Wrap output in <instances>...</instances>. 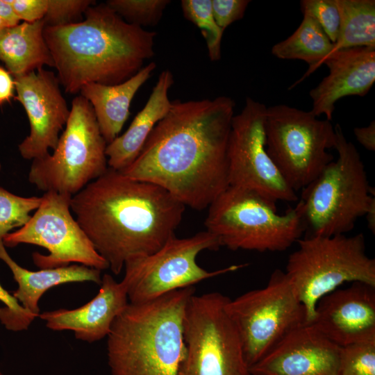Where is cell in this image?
<instances>
[{
    "label": "cell",
    "mask_w": 375,
    "mask_h": 375,
    "mask_svg": "<svg viewBox=\"0 0 375 375\" xmlns=\"http://www.w3.org/2000/svg\"><path fill=\"white\" fill-rule=\"evenodd\" d=\"M353 134L357 141L367 150L374 151L375 150V121H372L369 124L364 127H356L353 128Z\"/></svg>",
    "instance_id": "35"
},
{
    "label": "cell",
    "mask_w": 375,
    "mask_h": 375,
    "mask_svg": "<svg viewBox=\"0 0 375 375\" xmlns=\"http://www.w3.org/2000/svg\"><path fill=\"white\" fill-rule=\"evenodd\" d=\"M169 0H108L106 3L126 22L141 28L155 26Z\"/></svg>",
    "instance_id": "28"
},
{
    "label": "cell",
    "mask_w": 375,
    "mask_h": 375,
    "mask_svg": "<svg viewBox=\"0 0 375 375\" xmlns=\"http://www.w3.org/2000/svg\"><path fill=\"white\" fill-rule=\"evenodd\" d=\"M0 375H3V373L0 370Z\"/></svg>",
    "instance_id": "40"
},
{
    "label": "cell",
    "mask_w": 375,
    "mask_h": 375,
    "mask_svg": "<svg viewBox=\"0 0 375 375\" xmlns=\"http://www.w3.org/2000/svg\"><path fill=\"white\" fill-rule=\"evenodd\" d=\"M226 310L238 331L249 368L306 324L304 307L279 269L265 287L228 298Z\"/></svg>",
    "instance_id": "11"
},
{
    "label": "cell",
    "mask_w": 375,
    "mask_h": 375,
    "mask_svg": "<svg viewBox=\"0 0 375 375\" xmlns=\"http://www.w3.org/2000/svg\"><path fill=\"white\" fill-rule=\"evenodd\" d=\"M43 19L7 28L0 37V61L11 76H20L43 68L54 67L44 37Z\"/></svg>",
    "instance_id": "23"
},
{
    "label": "cell",
    "mask_w": 375,
    "mask_h": 375,
    "mask_svg": "<svg viewBox=\"0 0 375 375\" xmlns=\"http://www.w3.org/2000/svg\"><path fill=\"white\" fill-rule=\"evenodd\" d=\"M1 163H0V169H1Z\"/></svg>",
    "instance_id": "41"
},
{
    "label": "cell",
    "mask_w": 375,
    "mask_h": 375,
    "mask_svg": "<svg viewBox=\"0 0 375 375\" xmlns=\"http://www.w3.org/2000/svg\"><path fill=\"white\" fill-rule=\"evenodd\" d=\"M17 95L28 116L30 133L18 145L26 160L41 158L54 150L70 114L55 74L41 68L15 77Z\"/></svg>",
    "instance_id": "15"
},
{
    "label": "cell",
    "mask_w": 375,
    "mask_h": 375,
    "mask_svg": "<svg viewBox=\"0 0 375 375\" xmlns=\"http://www.w3.org/2000/svg\"><path fill=\"white\" fill-rule=\"evenodd\" d=\"M340 375H375V340L340 347Z\"/></svg>",
    "instance_id": "29"
},
{
    "label": "cell",
    "mask_w": 375,
    "mask_h": 375,
    "mask_svg": "<svg viewBox=\"0 0 375 375\" xmlns=\"http://www.w3.org/2000/svg\"><path fill=\"white\" fill-rule=\"evenodd\" d=\"M42 200V197H21L0 187V240L13 228L24 226Z\"/></svg>",
    "instance_id": "27"
},
{
    "label": "cell",
    "mask_w": 375,
    "mask_h": 375,
    "mask_svg": "<svg viewBox=\"0 0 375 375\" xmlns=\"http://www.w3.org/2000/svg\"><path fill=\"white\" fill-rule=\"evenodd\" d=\"M329 73L312 88L310 110L331 121L336 102L347 96H365L375 82V48L358 47L339 50L322 62Z\"/></svg>",
    "instance_id": "18"
},
{
    "label": "cell",
    "mask_w": 375,
    "mask_h": 375,
    "mask_svg": "<svg viewBox=\"0 0 375 375\" xmlns=\"http://www.w3.org/2000/svg\"><path fill=\"white\" fill-rule=\"evenodd\" d=\"M0 19L9 27L19 24L20 19L15 14L9 0H0Z\"/></svg>",
    "instance_id": "37"
},
{
    "label": "cell",
    "mask_w": 375,
    "mask_h": 375,
    "mask_svg": "<svg viewBox=\"0 0 375 375\" xmlns=\"http://www.w3.org/2000/svg\"><path fill=\"white\" fill-rule=\"evenodd\" d=\"M101 288L89 302L75 309L60 308L44 312L39 317L47 328L53 331L69 330L76 339L89 343L99 341L109 334L118 315L127 306L128 294L124 283L105 274Z\"/></svg>",
    "instance_id": "19"
},
{
    "label": "cell",
    "mask_w": 375,
    "mask_h": 375,
    "mask_svg": "<svg viewBox=\"0 0 375 375\" xmlns=\"http://www.w3.org/2000/svg\"><path fill=\"white\" fill-rule=\"evenodd\" d=\"M84 15L81 22L44 28L67 93L76 94L89 83H121L153 56L156 32L126 22L106 3L90 6Z\"/></svg>",
    "instance_id": "3"
},
{
    "label": "cell",
    "mask_w": 375,
    "mask_h": 375,
    "mask_svg": "<svg viewBox=\"0 0 375 375\" xmlns=\"http://www.w3.org/2000/svg\"><path fill=\"white\" fill-rule=\"evenodd\" d=\"M72 195L44 192L42 203L29 221L2 239L5 247L30 244L45 248L49 253L34 252V264L40 269L83 265L100 271L109 268L71 213Z\"/></svg>",
    "instance_id": "13"
},
{
    "label": "cell",
    "mask_w": 375,
    "mask_h": 375,
    "mask_svg": "<svg viewBox=\"0 0 375 375\" xmlns=\"http://www.w3.org/2000/svg\"><path fill=\"white\" fill-rule=\"evenodd\" d=\"M156 64L151 62L129 79L116 85L89 83L80 90L92 106L100 132L107 144L118 137L130 115L131 101L150 78Z\"/></svg>",
    "instance_id": "22"
},
{
    "label": "cell",
    "mask_w": 375,
    "mask_h": 375,
    "mask_svg": "<svg viewBox=\"0 0 375 375\" xmlns=\"http://www.w3.org/2000/svg\"><path fill=\"white\" fill-rule=\"evenodd\" d=\"M235 103L174 100L125 176L156 184L194 210L207 208L228 187V143Z\"/></svg>",
    "instance_id": "1"
},
{
    "label": "cell",
    "mask_w": 375,
    "mask_h": 375,
    "mask_svg": "<svg viewBox=\"0 0 375 375\" xmlns=\"http://www.w3.org/2000/svg\"><path fill=\"white\" fill-rule=\"evenodd\" d=\"M249 0H212V10L217 25L223 30L241 19Z\"/></svg>",
    "instance_id": "33"
},
{
    "label": "cell",
    "mask_w": 375,
    "mask_h": 375,
    "mask_svg": "<svg viewBox=\"0 0 375 375\" xmlns=\"http://www.w3.org/2000/svg\"><path fill=\"white\" fill-rule=\"evenodd\" d=\"M0 301L5 306L0 308V321L10 331H19L28 328L33 320L28 316L14 297L0 284Z\"/></svg>",
    "instance_id": "32"
},
{
    "label": "cell",
    "mask_w": 375,
    "mask_h": 375,
    "mask_svg": "<svg viewBox=\"0 0 375 375\" xmlns=\"http://www.w3.org/2000/svg\"><path fill=\"white\" fill-rule=\"evenodd\" d=\"M15 82L10 74L0 66V105L15 97Z\"/></svg>",
    "instance_id": "36"
},
{
    "label": "cell",
    "mask_w": 375,
    "mask_h": 375,
    "mask_svg": "<svg viewBox=\"0 0 375 375\" xmlns=\"http://www.w3.org/2000/svg\"><path fill=\"white\" fill-rule=\"evenodd\" d=\"M310 324L340 347L375 340V286L354 282L326 294Z\"/></svg>",
    "instance_id": "16"
},
{
    "label": "cell",
    "mask_w": 375,
    "mask_h": 375,
    "mask_svg": "<svg viewBox=\"0 0 375 375\" xmlns=\"http://www.w3.org/2000/svg\"><path fill=\"white\" fill-rule=\"evenodd\" d=\"M106 147L92 106L77 96L56 149L32 160L28 181L44 192L74 196L108 169Z\"/></svg>",
    "instance_id": "8"
},
{
    "label": "cell",
    "mask_w": 375,
    "mask_h": 375,
    "mask_svg": "<svg viewBox=\"0 0 375 375\" xmlns=\"http://www.w3.org/2000/svg\"><path fill=\"white\" fill-rule=\"evenodd\" d=\"M9 26L6 24L4 21L0 19V37L4 33L5 30Z\"/></svg>",
    "instance_id": "39"
},
{
    "label": "cell",
    "mask_w": 375,
    "mask_h": 375,
    "mask_svg": "<svg viewBox=\"0 0 375 375\" xmlns=\"http://www.w3.org/2000/svg\"><path fill=\"white\" fill-rule=\"evenodd\" d=\"M217 292L194 294L186 307L185 357L178 375H251L238 331Z\"/></svg>",
    "instance_id": "10"
},
{
    "label": "cell",
    "mask_w": 375,
    "mask_h": 375,
    "mask_svg": "<svg viewBox=\"0 0 375 375\" xmlns=\"http://www.w3.org/2000/svg\"><path fill=\"white\" fill-rule=\"evenodd\" d=\"M334 2L340 12V29L331 52L327 56L344 49L375 48V1L334 0Z\"/></svg>",
    "instance_id": "25"
},
{
    "label": "cell",
    "mask_w": 375,
    "mask_h": 375,
    "mask_svg": "<svg viewBox=\"0 0 375 375\" xmlns=\"http://www.w3.org/2000/svg\"><path fill=\"white\" fill-rule=\"evenodd\" d=\"M267 107L247 97L234 115L228 143V186L251 190L276 202L299 199L285 182L266 149Z\"/></svg>",
    "instance_id": "14"
},
{
    "label": "cell",
    "mask_w": 375,
    "mask_h": 375,
    "mask_svg": "<svg viewBox=\"0 0 375 375\" xmlns=\"http://www.w3.org/2000/svg\"><path fill=\"white\" fill-rule=\"evenodd\" d=\"M338 153L319 175L301 190L298 204L304 236L346 235L375 201L364 163L355 145L335 126Z\"/></svg>",
    "instance_id": "5"
},
{
    "label": "cell",
    "mask_w": 375,
    "mask_h": 375,
    "mask_svg": "<svg viewBox=\"0 0 375 375\" xmlns=\"http://www.w3.org/2000/svg\"><path fill=\"white\" fill-rule=\"evenodd\" d=\"M220 247L218 238L206 230L183 238L174 235L153 253L127 261L122 281L126 288L129 303L147 301L247 265H232L208 271L197 264L200 252L217 250Z\"/></svg>",
    "instance_id": "12"
},
{
    "label": "cell",
    "mask_w": 375,
    "mask_h": 375,
    "mask_svg": "<svg viewBox=\"0 0 375 375\" xmlns=\"http://www.w3.org/2000/svg\"><path fill=\"white\" fill-rule=\"evenodd\" d=\"M267 151L287 184L296 192L311 183L332 160L335 126L311 111L286 104L267 107Z\"/></svg>",
    "instance_id": "9"
},
{
    "label": "cell",
    "mask_w": 375,
    "mask_h": 375,
    "mask_svg": "<svg viewBox=\"0 0 375 375\" xmlns=\"http://www.w3.org/2000/svg\"><path fill=\"white\" fill-rule=\"evenodd\" d=\"M95 2L92 0H47L43 18L45 26H59L81 22L82 15Z\"/></svg>",
    "instance_id": "31"
},
{
    "label": "cell",
    "mask_w": 375,
    "mask_h": 375,
    "mask_svg": "<svg viewBox=\"0 0 375 375\" xmlns=\"http://www.w3.org/2000/svg\"><path fill=\"white\" fill-rule=\"evenodd\" d=\"M276 203L256 191L228 186L207 208L206 231L231 250L285 251L305 228L298 203L283 214Z\"/></svg>",
    "instance_id": "6"
},
{
    "label": "cell",
    "mask_w": 375,
    "mask_h": 375,
    "mask_svg": "<svg viewBox=\"0 0 375 375\" xmlns=\"http://www.w3.org/2000/svg\"><path fill=\"white\" fill-rule=\"evenodd\" d=\"M340 347L303 324L250 367L251 375H340Z\"/></svg>",
    "instance_id": "17"
},
{
    "label": "cell",
    "mask_w": 375,
    "mask_h": 375,
    "mask_svg": "<svg viewBox=\"0 0 375 375\" xmlns=\"http://www.w3.org/2000/svg\"><path fill=\"white\" fill-rule=\"evenodd\" d=\"M183 16L199 28L206 40L210 60L221 58L223 31L217 24L212 10V0H182Z\"/></svg>",
    "instance_id": "26"
},
{
    "label": "cell",
    "mask_w": 375,
    "mask_h": 375,
    "mask_svg": "<svg viewBox=\"0 0 375 375\" xmlns=\"http://www.w3.org/2000/svg\"><path fill=\"white\" fill-rule=\"evenodd\" d=\"M300 8L303 14L314 18L334 44L340 24V12L334 0H301Z\"/></svg>",
    "instance_id": "30"
},
{
    "label": "cell",
    "mask_w": 375,
    "mask_h": 375,
    "mask_svg": "<svg viewBox=\"0 0 375 375\" xmlns=\"http://www.w3.org/2000/svg\"><path fill=\"white\" fill-rule=\"evenodd\" d=\"M0 260L9 267L18 285L12 295L32 320L40 315L38 302L50 288L68 283L92 281L99 285L101 283V271L79 264L38 271L25 269L10 256L2 240H0Z\"/></svg>",
    "instance_id": "21"
},
{
    "label": "cell",
    "mask_w": 375,
    "mask_h": 375,
    "mask_svg": "<svg viewBox=\"0 0 375 375\" xmlns=\"http://www.w3.org/2000/svg\"><path fill=\"white\" fill-rule=\"evenodd\" d=\"M20 20L34 22L43 19L45 16L47 0H9Z\"/></svg>",
    "instance_id": "34"
},
{
    "label": "cell",
    "mask_w": 375,
    "mask_h": 375,
    "mask_svg": "<svg viewBox=\"0 0 375 375\" xmlns=\"http://www.w3.org/2000/svg\"><path fill=\"white\" fill-rule=\"evenodd\" d=\"M174 81L170 70L160 72L144 108L135 115L128 129L107 144L108 167L122 171L136 159L156 125L172 107L168 92Z\"/></svg>",
    "instance_id": "20"
},
{
    "label": "cell",
    "mask_w": 375,
    "mask_h": 375,
    "mask_svg": "<svg viewBox=\"0 0 375 375\" xmlns=\"http://www.w3.org/2000/svg\"><path fill=\"white\" fill-rule=\"evenodd\" d=\"M288 256L284 274L306 312L314 319L321 298L346 283L375 286V260L366 253L363 233L347 236H304Z\"/></svg>",
    "instance_id": "7"
},
{
    "label": "cell",
    "mask_w": 375,
    "mask_h": 375,
    "mask_svg": "<svg viewBox=\"0 0 375 375\" xmlns=\"http://www.w3.org/2000/svg\"><path fill=\"white\" fill-rule=\"evenodd\" d=\"M301 23L288 38L275 44L271 53L283 60H301L309 65L302 77L290 88H293L317 70L323 60L331 52L333 43L311 16L303 14Z\"/></svg>",
    "instance_id": "24"
},
{
    "label": "cell",
    "mask_w": 375,
    "mask_h": 375,
    "mask_svg": "<svg viewBox=\"0 0 375 375\" xmlns=\"http://www.w3.org/2000/svg\"><path fill=\"white\" fill-rule=\"evenodd\" d=\"M185 208L162 187L110 167L71 201L76 221L116 275L174 236Z\"/></svg>",
    "instance_id": "2"
},
{
    "label": "cell",
    "mask_w": 375,
    "mask_h": 375,
    "mask_svg": "<svg viewBox=\"0 0 375 375\" xmlns=\"http://www.w3.org/2000/svg\"><path fill=\"white\" fill-rule=\"evenodd\" d=\"M366 218L367 226L369 231L375 233V201L373 202L364 216Z\"/></svg>",
    "instance_id": "38"
},
{
    "label": "cell",
    "mask_w": 375,
    "mask_h": 375,
    "mask_svg": "<svg viewBox=\"0 0 375 375\" xmlns=\"http://www.w3.org/2000/svg\"><path fill=\"white\" fill-rule=\"evenodd\" d=\"M193 286L128 303L107 336L112 375H178L185 357L183 325Z\"/></svg>",
    "instance_id": "4"
}]
</instances>
